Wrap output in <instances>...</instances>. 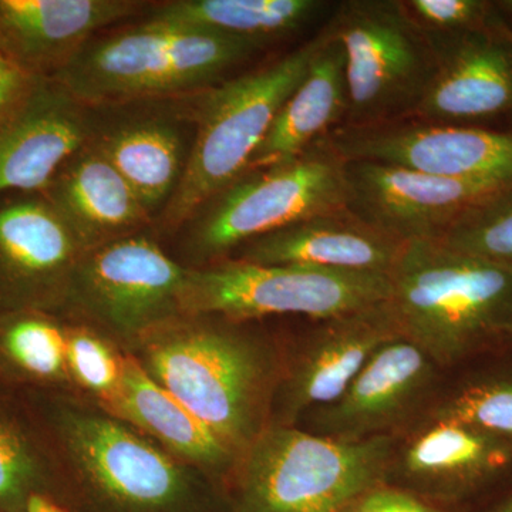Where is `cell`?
Returning a JSON list of instances; mask_svg holds the SVG:
<instances>
[{
    "label": "cell",
    "mask_w": 512,
    "mask_h": 512,
    "mask_svg": "<svg viewBox=\"0 0 512 512\" xmlns=\"http://www.w3.org/2000/svg\"><path fill=\"white\" fill-rule=\"evenodd\" d=\"M76 512H228L227 495L136 427L72 393L26 392Z\"/></svg>",
    "instance_id": "obj_1"
},
{
    "label": "cell",
    "mask_w": 512,
    "mask_h": 512,
    "mask_svg": "<svg viewBox=\"0 0 512 512\" xmlns=\"http://www.w3.org/2000/svg\"><path fill=\"white\" fill-rule=\"evenodd\" d=\"M131 356L241 460L268 429L285 346L254 322L181 313Z\"/></svg>",
    "instance_id": "obj_2"
},
{
    "label": "cell",
    "mask_w": 512,
    "mask_h": 512,
    "mask_svg": "<svg viewBox=\"0 0 512 512\" xmlns=\"http://www.w3.org/2000/svg\"><path fill=\"white\" fill-rule=\"evenodd\" d=\"M389 276L402 335L443 372L504 346L512 268L421 239L404 244Z\"/></svg>",
    "instance_id": "obj_3"
},
{
    "label": "cell",
    "mask_w": 512,
    "mask_h": 512,
    "mask_svg": "<svg viewBox=\"0 0 512 512\" xmlns=\"http://www.w3.org/2000/svg\"><path fill=\"white\" fill-rule=\"evenodd\" d=\"M264 47L146 20L93 37L53 79L92 109L124 106L204 92Z\"/></svg>",
    "instance_id": "obj_4"
},
{
    "label": "cell",
    "mask_w": 512,
    "mask_h": 512,
    "mask_svg": "<svg viewBox=\"0 0 512 512\" xmlns=\"http://www.w3.org/2000/svg\"><path fill=\"white\" fill-rule=\"evenodd\" d=\"M319 35L262 69L197 94L195 136L177 191L158 217L180 229L202 204L248 170L286 101L308 73Z\"/></svg>",
    "instance_id": "obj_5"
},
{
    "label": "cell",
    "mask_w": 512,
    "mask_h": 512,
    "mask_svg": "<svg viewBox=\"0 0 512 512\" xmlns=\"http://www.w3.org/2000/svg\"><path fill=\"white\" fill-rule=\"evenodd\" d=\"M396 439L343 443L298 426H269L228 485V512H340L384 483Z\"/></svg>",
    "instance_id": "obj_6"
},
{
    "label": "cell",
    "mask_w": 512,
    "mask_h": 512,
    "mask_svg": "<svg viewBox=\"0 0 512 512\" xmlns=\"http://www.w3.org/2000/svg\"><path fill=\"white\" fill-rule=\"evenodd\" d=\"M345 210L343 160L323 141L295 160L239 175L184 224L185 268L231 258L252 239Z\"/></svg>",
    "instance_id": "obj_7"
},
{
    "label": "cell",
    "mask_w": 512,
    "mask_h": 512,
    "mask_svg": "<svg viewBox=\"0 0 512 512\" xmlns=\"http://www.w3.org/2000/svg\"><path fill=\"white\" fill-rule=\"evenodd\" d=\"M328 28L346 56L349 110L342 126L412 119L426 96L436 53L402 0H348Z\"/></svg>",
    "instance_id": "obj_8"
},
{
    "label": "cell",
    "mask_w": 512,
    "mask_h": 512,
    "mask_svg": "<svg viewBox=\"0 0 512 512\" xmlns=\"http://www.w3.org/2000/svg\"><path fill=\"white\" fill-rule=\"evenodd\" d=\"M392 299L387 274L318 266H262L228 258L188 268L181 313L220 315L255 322L272 315L325 320L382 305Z\"/></svg>",
    "instance_id": "obj_9"
},
{
    "label": "cell",
    "mask_w": 512,
    "mask_h": 512,
    "mask_svg": "<svg viewBox=\"0 0 512 512\" xmlns=\"http://www.w3.org/2000/svg\"><path fill=\"white\" fill-rule=\"evenodd\" d=\"M188 268L144 232L84 252L59 318L96 330L131 355L151 330L181 315Z\"/></svg>",
    "instance_id": "obj_10"
},
{
    "label": "cell",
    "mask_w": 512,
    "mask_h": 512,
    "mask_svg": "<svg viewBox=\"0 0 512 512\" xmlns=\"http://www.w3.org/2000/svg\"><path fill=\"white\" fill-rule=\"evenodd\" d=\"M384 483L470 511L512 485V441L423 416L397 436Z\"/></svg>",
    "instance_id": "obj_11"
},
{
    "label": "cell",
    "mask_w": 512,
    "mask_h": 512,
    "mask_svg": "<svg viewBox=\"0 0 512 512\" xmlns=\"http://www.w3.org/2000/svg\"><path fill=\"white\" fill-rule=\"evenodd\" d=\"M444 372L412 340L383 343L338 399L309 410L298 427L343 443L400 436L433 403Z\"/></svg>",
    "instance_id": "obj_12"
},
{
    "label": "cell",
    "mask_w": 512,
    "mask_h": 512,
    "mask_svg": "<svg viewBox=\"0 0 512 512\" xmlns=\"http://www.w3.org/2000/svg\"><path fill=\"white\" fill-rule=\"evenodd\" d=\"M320 141L345 161L396 165L497 187L512 185V131L406 119L339 126Z\"/></svg>",
    "instance_id": "obj_13"
},
{
    "label": "cell",
    "mask_w": 512,
    "mask_h": 512,
    "mask_svg": "<svg viewBox=\"0 0 512 512\" xmlns=\"http://www.w3.org/2000/svg\"><path fill=\"white\" fill-rule=\"evenodd\" d=\"M316 322L285 348L269 426H298L309 410L338 399L383 343L403 336L390 301Z\"/></svg>",
    "instance_id": "obj_14"
},
{
    "label": "cell",
    "mask_w": 512,
    "mask_h": 512,
    "mask_svg": "<svg viewBox=\"0 0 512 512\" xmlns=\"http://www.w3.org/2000/svg\"><path fill=\"white\" fill-rule=\"evenodd\" d=\"M86 249L40 192L0 195V315L59 316Z\"/></svg>",
    "instance_id": "obj_15"
},
{
    "label": "cell",
    "mask_w": 512,
    "mask_h": 512,
    "mask_svg": "<svg viewBox=\"0 0 512 512\" xmlns=\"http://www.w3.org/2000/svg\"><path fill=\"white\" fill-rule=\"evenodd\" d=\"M345 210L402 242L439 239L474 202L501 190L372 161L343 160Z\"/></svg>",
    "instance_id": "obj_16"
},
{
    "label": "cell",
    "mask_w": 512,
    "mask_h": 512,
    "mask_svg": "<svg viewBox=\"0 0 512 512\" xmlns=\"http://www.w3.org/2000/svg\"><path fill=\"white\" fill-rule=\"evenodd\" d=\"M427 33L436 70L412 119L454 124L512 113V46L504 20L467 32Z\"/></svg>",
    "instance_id": "obj_17"
},
{
    "label": "cell",
    "mask_w": 512,
    "mask_h": 512,
    "mask_svg": "<svg viewBox=\"0 0 512 512\" xmlns=\"http://www.w3.org/2000/svg\"><path fill=\"white\" fill-rule=\"evenodd\" d=\"M94 117L55 79H43L0 131V195L46 190L60 167L92 137Z\"/></svg>",
    "instance_id": "obj_18"
},
{
    "label": "cell",
    "mask_w": 512,
    "mask_h": 512,
    "mask_svg": "<svg viewBox=\"0 0 512 512\" xmlns=\"http://www.w3.org/2000/svg\"><path fill=\"white\" fill-rule=\"evenodd\" d=\"M143 8L134 0H0V53L53 79L101 29Z\"/></svg>",
    "instance_id": "obj_19"
},
{
    "label": "cell",
    "mask_w": 512,
    "mask_h": 512,
    "mask_svg": "<svg viewBox=\"0 0 512 512\" xmlns=\"http://www.w3.org/2000/svg\"><path fill=\"white\" fill-rule=\"evenodd\" d=\"M404 244L343 210L252 239L231 258L262 266L305 265L389 275Z\"/></svg>",
    "instance_id": "obj_20"
},
{
    "label": "cell",
    "mask_w": 512,
    "mask_h": 512,
    "mask_svg": "<svg viewBox=\"0 0 512 512\" xmlns=\"http://www.w3.org/2000/svg\"><path fill=\"white\" fill-rule=\"evenodd\" d=\"M42 194L86 251L140 234L154 221L119 171L90 143L60 167Z\"/></svg>",
    "instance_id": "obj_21"
},
{
    "label": "cell",
    "mask_w": 512,
    "mask_h": 512,
    "mask_svg": "<svg viewBox=\"0 0 512 512\" xmlns=\"http://www.w3.org/2000/svg\"><path fill=\"white\" fill-rule=\"evenodd\" d=\"M107 412L136 427L167 453L201 471L225 495L241 458L173 394L154 382L127 355L119 397Z\"/></svg>",
    "instance_id": "obj_22"
},
{
    "label": "cell",
    "mask_w": 512,
    "mask_h": 512,
    "mask_svg": "<svg viewBox=\"0 0 512 512\" xmlns=\"http://www.w3.org/2000/svg\"><path fill=\"white\" fill-rule=\"evenodd\" d=\"M89 143L119 171L153 220L160 217L190 156L181 121L170 113L130 114L104 126L94 119Z\"/></svg>",
    "instance_id": "obj_23"
},
{
    "label": "cell",
    "mask_w": 512,
    "mask_h": 512,
    "mask_svg": "<svg viewBox=\"0 0 512 512\" xmlns=\"http://www.w3.org/2000/svg\"><path fill=\"white\" fill-rule=\"evenodd\" d=\"M348 110L345 50L326 26L319 33L305 79L279 111L248 170L274 167L301 157L329 131L342 126Z\"/></svg>",
    "instance_id": "obj_24"
},
{
    "label": "cell",
    "mask_w": 512,
    "mask_h": 512,
    "mask_svg": "<svg viewBox=\"0 0 512 512\" xmlns=\"http://www.w3.org/2000/svg\"><path fill=\"white\" fill-rule=\"evenodd\" d=\"M326 5L319 0H173L154 6L147 20L266 46L295 35Z\"/></svg>",
    "instance_id": "obj_25"
},
{
    "label": "cell",
    "mask_w": 512,
    "mask_h": 512,
    "mask_svg": "<svg viewBox=\"0 0 512 512\" xmlns=\"http://www.w3.org/2000/svg\"><path fill=\"white\" fill-rule=\"evenodd\" d=\"M0 380L26 392L72 393L66 357V320L52 313L0 315Z\"/></svg>",
    "instance_id": "obj_26"
},
{
    "label": "cell",
    "mask_w": 512,
    "mask_h": 512,
    "mask_svg": "<svg viewBox=\"0 0 512 512\" xmlns=\"http://www.w3.org/2000/svg\"><path fill=\"white\" fill-rule=\"evenodd\" d=\"M40 494L69 501L55 453L35 417L26 404L0 399V512H23Z\"/></svg>",
    "instance_id": "obj_27"
},
{
    "label": "cell",
    "mask_w": 512,
    "mask_h": 512,
    "mask_svg": "<svg viewBox=\"0 0 512 512\" xmlns=\"http://www.w3.org/2000/svg\"><path fill=\"white\" fill-rule=\"evenodd\" d=\"M463 373L441 383L424 416L460 421L512 441V346L470 360Z\"/></svg>",
    "instance_id": "obj_28"
},
{
    "label": "cell",
    "mask_w": 512,
    "mask_h": 512,
    "mask_svg": "<svg viewBox=\"0 0 512 512\" xmlns=\"http://www.w3.org/2000/svg\"><path fill=\"white\" fill-rule=\"evenodd\" d=\"M66 357L76 396L107 409L119 397L127 353L96 330L66 320Z\"/></svg>",
    "instance_id": "obj_29"
},
{
    "label": "cell",
    "mask_w": 512,
    "mask_h": 512,
    "mask_svg": "<svg viewBox=\"0 0 512 512\" xmlns=\"http://www.w3.org/2000/svg\"><path fill=\"white\" fill-rule=\"evenodd\" d=\"M437 241L512 268V185L474 202Z\"/></svg>",
    "instance_id": "obj_30"
},
{
    "label": "cell",
    "mask_w": 512,
    "mask_h": 512,
    "mask_svg": "<svg viewBox=\"0 0 512 512\" xmlns=\"http://www.w3.org/2000/svg\"><path fill=\"white\" fill-rule=\"evenodd\" d=\"M406 3L421 28L431 33H458L490 26L497 16L485 0H410Z\"/></svg>",
    "instance_id": "obj_31"
},
{
    "label": "cell",
    "mask_w": 512,
    "mask_h": 512,
    "mask_svg": "<svg viewBox=\"0 0 512 512\" xmlns=\"http://www.w3.org/2000/svg\"><path fill=\"white\" fill-rule=\"evenodd\" d=\"M340 512H468L424 500L404 488L380 483L357 495Z\"/></svg>",
    "instance_id": "obj_32"
},
{
    "label": "cell",
    "mask_w": 512,
    "mask_h": 512,
    "mask_svg": "<svg viewBox=\"0 0 512 512\" xmlns=\"http://www.w3.org/2000/svg\"><path fill=\"white\" fill-rule=\"evenodd\" d=\"M42 80L0 53V131L28 104Z\"/></svg>",
    "instance_id": "obj_33"
},
{
    "label": "cell",
    "mask_w": 512,
    "mask_h": 512,
    "mask_svg": "<svg viewBox=\"0 0 512 512\" xmlns=\"http://www.w3.org/2000/svg\"><path fill=\"white\" fill-rule=\"evenodd\" d=\"M23 512H76L72 504L57 495L40 494L30 498Z\"/></svg>",
    "instance_id": "obj_34"
},
{
    "label": "cell",
    "mask_w": 512,
    "mask_h": 512,
    "mask_svg": "<svg viewBox=\"0 0 512 512\" xmlns=\"http://www.w3.org/2000/svg\"><path fill=\"white\" fill-rule=\"evenodd\" d=\"M468 512H512V485Z\"/></svg>",
    "instance_id": "obj_35"
},
{
    "label": "cell",
    "mask_w": 512,
    "mask_h": 512,
    "mask_svg": "<svg viewBox=\"0 0 512 512\" xmlns=\"http://www.w3.org/2000/svg\"><path fill=\"white\" fill-rule=\"evenodd\" d=\"M495 9L503 10L504 13L510 15L512 18V0H503V2L495 3Z\"/></svg>",
    "instance_id": "obj_36"
},
{
    "label": "cell",
    "mask_w": 512,
    "mask_h": 512,
    "mask_svg": "<svg viewBox=\"0 0 512 512\" xmlns=\"http://www.w3.org/2000/svg\"><path fill=\"white\" fill-rule=\"evenodd\" d=\"M504 345L512 346V319L507 330H505Z\"/></svg>",
    "instance_id": "obj_37"
},
{
    "label": "cell",
    "mask_w": 512,
    "mask_h": 512,
    "mask_svg": "<svg viewBox=\"0 0 512 512\" xmlns=\"http://www.w3.org/2000/svg\"><path fill=\"white\" fill-rule=\"evenodd\" d=\"M504 32H505V36H507L508 42H510L511 46H512V29L510 28V26L505 25V23H504Z\"/></svg>",
    "instance_id": "obj_38"
}]
</instances>
